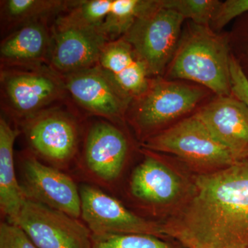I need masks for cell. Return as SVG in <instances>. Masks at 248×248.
I'll return each mask as SVG.
<instances>
[{
    "label": "cell",
    "instance_id": "cell-1",
    "mask_svg": "<svg viewBox=\"0 0 248 248\" xmlns=\"http://www.w3.org/2000/svg\"><path fill=\"white\" fill-rule=\"evenodd\" d=\"M163 229L184 248H248V158L197 176Z\"/></svg>",
    "mask_w": 248,
    "mask_h": 248
},
{
    "label": "cell",
    "instance_id": "cell-2",
    "mask_svg": "<svg viewBox=\"0 0 248 248\" xmlns=\"http://www.w3.org/2000/svg\"><path fill=\"white\" fill-rule=\"evenodd\" d=\"M231 56L224 35L192 22L182 32L164 78L195 82L217 97L230 96Z\"/></svg>",
    "mask_w": 248,
    "mask_h": 248
},
{
    "label": "cell",
    "instance_id": "cell-3",
    "mask_svg": "<svg viewBox=\"0 0 248 248\" xmlns=\"http://www.w3.org/2000/svg\"><path fill=\"white\" fill-rule=\"evenodd\" d=\"M207 91L185 81L155 78L146 92L132 101L126 115L147 140L161 127L194 110L206 97Z\"/></svg>",
    "mask_w": 248,
    "mask_h": 248
},
{
    "label": "cell",
    "instance_id": "cell-4",
    "mask_svg": "<svg viewBox=\"0 0 248 248\" xmlns=\"http://www.w3.org/2000/svg\"><path fill=\"white\" fill-rule=\"evenodd\" d=\"M1 104L19 122L30 120L67 94L62 76L49 66L1 68Z\"/></svg>",
    "mask_w": 248,
    "mask_h": 248
},
{
    "label": "cell",
    "instance_id": "cell-5",
    "mask_svg": "<svg viewBox=\"0 0 248 248\" xmlns=\"http://www.w3.org/2000/svg\"><path fill=\"white\" fill-rule=\"evenodd\" d=\"M184 17L156 1L122 37L146 63L151 77H161L177 50Z\"/></svg>",
    "mask_w": 248,
    "mask_h": 248
},
{
    "label": "cell",
    "instance_id": "cell-6",
    "mask_svg": "<svg viewBox=\"0 0 248 248\" xmlns=\"http://www.w3.org/2000/svg\"><path fill=\"white\" fill-rule=\"evenodd\" d=\"M143 146L201 168L220 169L239 162L196 114L147 139Z\"/></svg>",
    "mask_w": 248,
    "mask_h": 248
},
{
    "label": "cell",
    "instance_id": "cell-7",
    "mask_svg": "<svg viewBox=\"0 0 248 248\" xmlns=\"http://www.w3.org/2000/svg\"><path fill=\"white\" fill-rule=\"evenodd\" d=\"M15 224L37 248H93L92 232L79 218L28 199Z\"/></svg>",
    "mask_w": 248,
    "mask_h": 248
},
{
    "label": "cell",
    "instance_id": "cell-8",
    "mask_svg": "<svg viewBox=\"0 0 248 248\" xmlns=\"http://www.w3.org/2000/svg\"><path fill=\"white\" fill-rule=\"evenodd\" d=\"M26 137L35 156L60 170L76 157L79 143V125L69 113L50 108L23 122Z\"/></svg>",
    "mask_w": 248,
    "mask_h": 248
},
{
    "label": "cell",
    "instance_id": "cell-9",
    "mask_svg": "<svg viewBox=\"0 0 248 248\" xmlns=\"http://www.w3.org/2000/svg\"><path fill=\"white\" fill-rule=\"evenodd\" d=\"M20 168L21 187L28 200L74 218L81 217L79 187L69 175L32 154L23 155Z\"/></svg>",
    "mask_w": 248,
    "mask_h": 248
},
{
    "label": "cell",
    "instance_id": "cell-10",
    "mask_svg": "<svg viewBox=\"0 0 248 248\" xmlns=\"http://www.w3.org/2000/svg\"><path fill=\"white\" fill-rule=\"evenodd\" d=\"M62 78L67 94L91 115L112 123L125 118L133 99L99 65Z\"/></svg>",
    "mask_w": 248,
    "mask_h": 248
},
{
    "label": "cell",
    "instance_id": "cell-11",
    "mask_svg": "<svg viewBox=\"0 0 248 248\" xmlns=\"http://www.w3.org/2000/svg\"><path fill=\"white\" fill-rule=\"evenodd\" d=\"M79 192L81 218L92 234L164 235L163 225L135 215L99 188L84 184Z\"/></svg>",
    "mask_w": 248,
    "mask_h": 248
},
{
    "label": "cell",
    "instance_id": "cell-12",
    "mask_svg": "<svg viewBox=\"0 0 248 248\" xmlns=\"http://www.w3.org/2000/svg\"><path fill=\"white\" fill-rule=\"evenodd\" d=\"M48 66L61 76L97 66L108 41L100 31L55 20Z\"/></svg>",
    "mask_w": 248,
    "mask_h": 248
},
{
    "label": "cell",
    "instance_id": "cell-13",
    "mask_svg": "<svg viewBox=\"0 0 248 248\" xmlns=\"http://www.w3.org/2000/svg\"><path fill=\"white\" fill-rule=\"evenodd\" d=\"M128 153V140L109 121L91 125L85 139L83 161L88 172L105 184L120 177Z\"/></svg>",
    "mask_w": 248,
    "mask_h": 248
},
{
    "label": "cell",
    "instance_id": "cell-14",
    "mask_svg": "<svg viewBox=\"0 0 248 248\" xmlns=\"http://www.w3.org/2000/svg\"><path fill=\"white\" fill-rule=\"evenodd\" d=\"M236 161L248 158V108L233 96L217 97L196 112Z\"/></svg>",
    "mask_w": 248,
    "mask_h": 248
},
{
    "label": "cell",
    "instance_id": "cell-15",
    "mask_svg": "<svg viewBox=\"0 0 248 248\" xmlns=\"http://www.w3.org/2000/svg\"><path fill=\"white\" fill-rule=\"evenodd\" d=\"M51 42V29L46 20L24 24L1 41V68L48 66Z\"/></svg>",
    "mask_w": 248,
    "mask_h": 248
},
{
    "label": "cell",
    "instance_id": "cell-16",
    "mask_svg": "<svg viewBox=\"0 0 248 248\" xmlns=\"http://www.w3.org/2000/svg\"><path fill=\"white\" fill-rule=\"evenodd\" d=\"M98 65L133 100L149 87L152 79L146 63L123 38L107 42Z\"/></svg>",
    "mask_w": 248,
    "mask_h": 248
},
{
    "label": "cell",
    "instance_id": "cell-17",
    "mask_svg": "<svg viewBox=\"0 0 248 248\" xmlns=\"http://www.w3.org/2000/svg\"><path fill=\"white\" fill-rule=\"evenodd\" d=\"M182 179L169 166L152 155H146L135 168L130 190L135 199L151 205L174 202L182 193Z\"/></svg>",
    "mask_w": 248,
    "mask_h": 248
},
{
    "label": "cell",
    "instance_id": "cell-18",
    "mask_svg": "<svg viewBox=\"0 0 248 248\" xmlns=\"http://www.w3.org/2000/svg\"><path fill=\"white\" fill-rule=\"evenodd\" d=\"M20 132L0 119V208L10 223H15L27 200L18 182L14 164V144Z\"/></svg>",
    "mask_w": 248,
    "mask_h": 248
},
{
    "label": "cell",
    "instance_id": "cell-19",
    "mask_svg": "<svg viewBox=\"0 0 248 248\" xmlns=\"http://www.w3.org/2000/svg\"><path fill=\"white\" fill-rule=\"evenodd\" d=\"M1 19L8 27L46 20L69 9L73 1L60 0H6L1 1Z\"/></svg>",
    "mask_w": 248,
    "mask_h": 248
},
{
    "label": "cell",
    "instance_id": "cell-20",
    "mask_svg": "<svg viewBox=\"0 0 248 248\" xmlns=\"http://www.w3.org/2000/svg\"><path fill=\"white\" fill-rule=\"evenodd\" d=\"M154 3V0H113L100 32L108 42L118 40Z\"/></svg>",
    "mask_w": 248,
    "mask_h": 248
},
{
    "label": "cell",
    "instance_id": "cell-21",
    "mask_svg": "<svg viewBox=\"0 0 248 248\" xmlns=\"http://www.w3.org/2000/svg\"><path fill=\"white\" fill-rule=\"evenodd\" d=\"M112 3L113 0L73 1L66 14L60 15L56 20L68 25L100 30Z\"/></svg>",
    "mask_w": 248,
    "mask_h": 248
},
{
    "label": "cell",
    "instance_id": "cell-22",
    "mask_svg": "<svg viewBox=\"0 0 248 248\" xmlns=\"http://www.w3.org/2000/svg\"><path fill=\"white\" fill-rule=\"evenodd\" d=\"M93 248H178L159 236L143 234H92Z\"/></svg>",
    "mask_w": 248,
    "mask_h": 248
},
{
    "label": "cell",
    "instance_id": "cell-23",
    "mask_svg": "<svg viewBox=\"0 0 248 248\" xmlns=\"http://www.w3.org/2000/svg\"><path fill=\"white\" fill-rule=\"evenodd\" d=\"M220 2L217 0H161L163 6L177 11L184 19L207 27H210Z\"/></svg>",
    "mask_w": 248,
    "mask_h": 248
},
{
    "label": "cell",
    "instance_id": "cell-24",
    "mask_svg": "<svg viewBox=\"0 0 248 248\" xmlns=\"http://www.w3.org/2000/svg\"><path fill=\"white\" fill-rule=\"evenodd\" d=\"M248 12V0H227L221 1L210 23L213 31L221 30L231 21Z\"/></svg>",
    "mask_w": 248,
    "mask_h": 248
},
{
    "label": "cell",
    "instance_id": "cell-25",
    "mask_svg": "<svg viewBox=\"0 0 248 248\" xmlns=\"http://www.w3.org/2000/svg\"><path fill=\"white\" fill-rule=\"evenodd\" d=\"M0 248H37L18 225L3 222L0 225Z\"/></svg>",
    "mask_w": 248,
    "mask_h": 248
},
{
    "label": "cell",
    "instance_id": "cell-26",
    "mask_svg": "<svg viewBox=\"0 0 248 248\" xmlns=\"http://www.w3.org/2000/svg\"><path fill=\"white\" fill-rule=\"evenodd\" d=\"M232 94L248 108V79L239 62L232 55L230 60Z\"/></svg>",
    "mask_w": 248,
    "mask_h": 248
}]
</instances>
